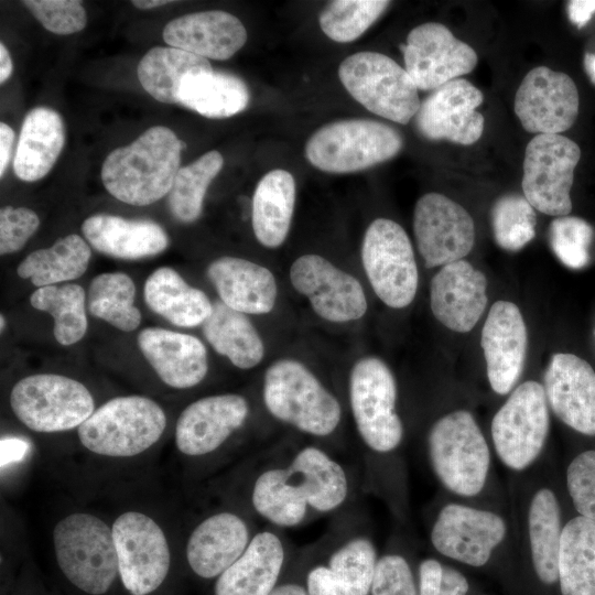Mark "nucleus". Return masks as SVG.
Listing matches in <instances>:
<instances>
[{"mask_svg": "<svg viewBox=\"0 0 595 595\" xmlns=\"http://www.w3.org/2000/svg\"><path fill=\"white\" fill-rule=\"evenodd\" d=\"M251 538L238 515L214 513L198 523L187 540L188 565L199 577H218L245 552Z\"/></svg>", "mask_w": 595, "mask_h": 595, "instance_id": "nucleus-26", "label": "nucleus"}, {"mask_svg": "<svg viewBox=\"0 0 595 595\" xmlns=\"http://www.w3.org/2000/svg\"><path fill=\"white\" fill-rule=\"evenodd\" d=\"M416 581L419 595H468L470 591L466 574L439 555L419 562Z\"/></svg>", "mask_w": 595, "mask_h": 595, "instance_id": "nucleus-46", "label": "nucleus"}, {"mask_svg": "<svg viewBox=\"0 0 595 595\" xmlns=\"http://www.w3.org/2000/svg\"><path fill=\"white\" fill-rule=\"evenodd\" d=\"M39 216L26 207L6 206L0 210V253L19 251L37 230Z\"/></svg>", "mask_w": 595, "mask_h": 595, "instance_id": "nucleus-49", "label": "nucleus"}, {"mask_svg": "<svg viewBox=\"0 0 595 595\" xmlns=\"http://www.w3.org/2000/svg\"><path fill=\"white\" fill-rule=\"evenodd\" d=\"M490 218L494 239L504 250L518 251L536 235L534 208L523 195L500 196L491 207Z\"/></svg>", "mask_w": 595, "mask_h": 595, "instance_id": "nucleus-44", "label": "nucleus"}, {"mask_svg": "<svg viewBox=\"0 0 595 595\" xmlns=\"http://www.w3.org/2000/svg\"><path fill=\"white\" fill-rule=\"evenodd\" d=\"M14 131L4 122L0 123V176L2 177L11 159Z\"/></svg>", "mask_w": 595, "mask_h": 595, "instance_id": "nucleus-52", "label": "nucleus"}, {"mask_svg": "<svg viewBox=\"0 0 595 595\" xmlns=\"http://www.w3.org/2000/svg\"><path fill=\"white\" fill-rule=\"evenodd\" d=\"M171 2L173 3L174 1H171V0H134L131 3L134 7L139 8V9L148 10V9H153V8H156V7H161V6L171 3Z\"/></svg>", "mask_w": 595, "mask_h": 595, "instance_id": "nucleus-55", "label": "nucleus"}, {"mask_svg": "<svg viewBox=\"0 0 595 595\" xmlns=\"http://www.w3.org/2000/svg\"><path fill=\"white\" fill-rule=\"evenodd\" d=\"M249 90L239 77L210 71L187 77L181 87L178 104L207 118H228L246 109Z\"/></svg>", "mask_w": 595, "mask_h": 595, "instance_id": "nucleus-37", "label": "nucleus"}, {"mask_svg": "<svg viewBox=\"0 0 595 595\" xmlns=\"http://www.w3.org/2000/svg\"><path fill=\"white\" fill-rule=\"evenodd\" d=\"M430 547L456 565L485 570L517 561L509 507L453 498L441 493L428 524Z\"/></svg>", "mask_w": 595, "mask_h": 595, "instance_id": "nucleus-2", "label": "nucleus"}, {"mask_svg": "<svg viewBox=\"0 0 595 595\" xmlns=\"http://www.w3.org/2000/svg\"><path fill=\"white\" fill-rule=\"evenodd\" d=\"M338 76L356 101L382 118L407 125L420 108L418 88L407 71L381 53L364 51L346 57Z\"/></svg>", "mask_w": 595, "mask_h": 595, "instance_id": "nucleus-10", "label": "nucleus"}, {"mask_svg": "<svg viewBox=\"0 0 595 595\" xmlns=\"http://www.w3.org/2000/svg\"><path fill=\"white\" fill-rule=\"evenodd\" d=\"M143 293L153 312L181 327L203 324L213 310V303L203 291L188 285L169 267L158 268L148 277Z\"/></svg>", "mask_w": 595, "mask_h": 595, "instance_id": "nucleus-33", "label": "nucleus"}, {"mask_svg": "<svg viewBox=\"0 0 595 595\" xmlns=\"http://www.w3.org/2000/svg\"><path fill=\"white\" fill-rule=\"evenodd\" d=\"M592 238V226L580 217H556L550 224L551 249L558 259L571 269H582L589 262Z\"/></svg>", "mask_w": 595, "mask_h": 595, "instance_id": "nucleus-45", "label": "nucleus"}, {"mask_svg": "<svg viewBox=\"0 0 595 595\" xmlns=\"http://www.w3.org/2000/svg\"><path fill=\"white\" fill-rule=\"evenodd\" d=\"M82 231L97 251L126 260L152 257L169 246L165 230L150 219L95 214L84 220Z\"/></svg>", "mask_w": 595, "mask_h": 595, "instance_id": "nucleus-30", "label": "nucleus"}, {"mask_svg": "<svg viewBox=\"0 0 595 595\" xmlns=\"http://www.w3.org/2000/svg\"><path fill=\"white\" fill-rule=\"evenodd\" d=\"M401 51L404 69L421 90H435L470 73L477 64L474 48L437 22H426L412 29Z\"/></svg>", "mask_w": 595, "mask_h": 595, "instance_id": "nucleus-15", "label": "nucleus"}, {"mask_svg": "<svg viewBox=\"0 0 595 595\" xmlns=\"http://www.w3.org/2000/svg\"><path fill=\"white\" fill-rule=\"evenodd\" d=\"M85 291L75 283L39 288L31 296V305L54 318V337L64 346L80 340L87 331Z\"/></svg>", "mask_w": 595, "mask_h": 595, "instance_id": "nucleus-40", "label": "nucleus"}, {"mask_svg": "<svg viewBox=\"0 0 595 595\" xmlns=\"http://www.w3.org/2000/svg\"><path fill=\"white\" fill-rule=\"evenodd\" d=\"M53 542L57 564L74 586L90 595L109 591L119 570L112 531L104 520L68 515L55 526Z\"/></svg>", "mask_w": 595, "mask_h": 595, "instance_id": "nucleus-7", "label": "nucleus"}, {"mask_svg": "<svg viewBox=\"0 0 595 595\" xmlns=\"http://www.w3.org/2000/svg\"><path fill=\"white\" fill-rule=\"evenodd\" d=\"M0 321H1V323H0L1 331H3V327L6 325V320H4L3 315L0 316Z\"/></svg>", "mask_w": 595, "mask_h": 595, "instance_id": "nucleus-57", "label": "nucleus"}, {"mask_svg": "<svg viewBox=\"0 0 595 595\" xmlns=\"http://www.w3.org/2000/svg\"><path fill=\"white\" fill-rule=\"evenodd\" d=\"M293 288L322 318L344 323L363 317L367 300L359 281L318 255L299 257L290 268Z\"/></svg>", "mask_w": 595, "mask_h": 595, "instance_id": "nucleus-17", "label": "nucleus"}, {"mask_svg": "<svg viewBox=\"0 0 595 595\" xmlns=\"http://www.w3.org/2000/svg\"><path fill=\"white\" fill-rule=\"evenodd\" d=\"M269 595H309L305 587L296 583L277 585Z\"/></svg>", "mask_w": 595, "mask_h": 595, "instance_id": "nucleus-54", "label": "nucleus"}, {"mask_svg": "<svg viewBox=\"0 0 595 595\" xmlns=\"http://www.w3.org/2000/svg\"><path fill=\"white\" fill-rule=\"evenodd\" d=\"M295 181L285 170H272L258 183L252 197L251 221L258 241L281 246L290 230L295 205Z\"/></svg>", "mask_w": 595, "mask_h": 595, "instance_id": "nucleus-32", "label": "nucleus"}, {"mask_svg": "<svg viewBox=\"0 0 595 595\" xmlns=\"http://www.w3.org/2000/svg\"><path fill=\"white\" fill-rule=\"evenodd\" d=\"M210 71L207 58L176 47L155 46L139 62L137 76L143 89L158 101L178 104L183 82Z\"/></svg>", "mask_w": 595, "mask_h": 595, "instance_id": "nucleus-36", "label": "nucleus"}, {"mask_svg": "<svg viewBox=\"0 0 595 595\" xmlns=\"http://www.w3.org/2000/svg\"><path fill=\"white\" fill-rule=\"evenodd\" d=\"M248 414V402L240 394L225 393L198 399L188 404L177 419L176 446L187 456L209 454L245 423Z\"/></svg>", "mask_w": 595, "mask_h": 595, "instance_id": "nucleus-22", "label": "nucleus"}, {"mask_svg": "<svg viewBox=\"0 0 595 595\" xmlns=\"http://www.w3.org/2000/svg\"><path fill=\"white\" fill-rule=\"evenodd\" d=\"M560 595H595V520L570 511L559 553Z\"/></svg>", "mask_w": 595, "mask_h": 595, "instance_id": "nucleus-34", "label": "nucleus"}, {"mask_svg": "<svg viewBox=\"0 0 595 595\" xmlns=\"http://www.w3.org/2000/svg\"><path fill=\"white\" fill-rule=\"evenodd\" d=\"M185 143L167 127L154 126L130 144L112 150L101 166V181L115 198L134 206L170 193Z\"/></svg>", "mask_w": 595, "mask_h": 595, "instance_id": "nucleus-3", "label": "nucleus"}, {"mask_svg": "<svg viewBox=\"0 0 595 595\" xmlns=\"http://www.w3.org/2000/svg\"><path fill=\"white\" fill-rule=\"evenodd\" d=\"M10 405L20 422L42 433L78 428L95 411L94 398L82 382L54 374L19 380L11 390Z\"/></svg>", "mask_w": 595, "mask_h": 595, "instance_id": "nucleus-11", "label": "nucleus"}, {"mask_svg": "<svg viewBox=\"0 0 595 595\" xmlns=\"http://www.w3.org/2000/svg\"><path fill=\"white\" fill-rule=\"evenodd\" d=\"M370 595H419L418 581L404 553L389 551L378 558Z\"/></svg>", "mask_w": 595, "mask_h": 595, "instance_id": "nucleus-47", "label": "nucleus"}, {"mask_svg": "<svg viewBox=\"0 0 595 595\" xmlns=\"http://www.w3.org/2000/svg\"><path fill=\"white\" fill-rule=\"evenodd\" d=\"M202 326L203 334L214 350L226 356L237 368L250 369L262 360V339L245 313L216 301Z\"/></svg>", "mask_w": 595, "mask_h": 595, "instance_id": "nucleus-35", "label": "nucleus"}, {"mask_svg": "<svg viewBox=\"0 0 595 595\" xmlns=\"http://www.w3.org/2000/svg\"><path fill=\"white\" fill-rule=\"evenodd\" d=\"M569 18L577 28L584 26L595 13V1L573 0L567 2Z\"/></svg>", "mask_w": 595, "mask_h": 595, "instance_id": "nucleus-51", "label": "nucleus"}, {"mask_svg": "<svg viewBox=\"0 0 595 595\" xmlns=\"http://www.w3.org/2000/svg\"><path fill=\"white\" fill-rule=\"evenodd\" d=\"M65 143L61 115L48 107L31 109L21 126L13 171L24 182L44 177L54 166Z\"/></svg>", "mask_w": 595, "mask_h": 595, "instance_id": "nucleus-31", "label": "nucleus"}, {"mask_svg": "<svg viewBox=\"0 0 595 595\" xmlns=\"http://www.w3.org/2000/svg\"><path fill=\"white\" fill-rule=\"evenodd\" d=\"M223 164V155L213 150L178 170L169 193V207L176 219L193 223L201 216L206 191Z\"/></svg>", "mask_w": 595, "mask_h": 595, "instance_id": "nucleus-41", "label": "nucleus"}, {"mask_svg": "<svg viewBox=\"0 0 595 595\" xmlns=\"http://www.w3.org/2000/svg\"><path fill=\"white\" fill-rule=\"evenodd\" d=\"M13 69L12 61L9 51L3 43L0 44V83L3 84L10 76Z\"/></svg>", "mask_w": 595, "mask_h": 595, "instance_id": "nucleus-53", "label": "nucleus"}, {"mask_svg": "<svg viewBox=\"0 0 595 595\" xmlns=\"http://www.w3.org/2000/svg\"><path fill=\"white\" fill-rule=\"evenodd\" d=\"M285 560L281 538L273 531L256 533L245 552L216 580L214 595H269Z\"/></svg>", "mask_w": 595, "mask_h": 595, "instance_id": "nucleus-29", "label": "nucleus"}, {"mask_svg": "<svg viewBox=\"0 0 595 595\" xmlns=\"http://www.w3.org/2000/svg\"><path fill=\"white\" fill-rule=\"evenodd\" d=\"M480 345L491 391L508 396L518 385L527 355V327L518 306L495 302L482 331Z\"/></svg>", "mask_w": 595, "mask_h": 595, "instance_id": "nucleus-21", "label": "nucleus"}, {"mask_svg": "<svg viewBox=\"0 0 595 595\" xmlns=\"http://www.w3.org/2000/svg\"><path fill=\"white\" fill-rule=\"evenodd\" d=\"M413 230L426 268L462 260L475 242V225L468 212L451 198L433 192L418 199Z\"/></svg>", "mask_w": 595, "mask_h": 595, "instance_id": "nucleus-16", "label": "nucleus"}, {"mask_svg": "<svg viewBox=\"0 0 595 595\" xmlns=\"http://www.w3.org/2000/svg\"><path fill=\"white\" fill-rule=\"evenodd\" d=\"M487 281L483 272L468 261L447 263L430 284V304L435 318L447 328L469 332L487 305Z\"/></svg>", "mask_w": 595, "mask_h": 595, "instance_id": "nucleus-23", "label": "nucleus"}, {"mask_svg": "<svg viewBox=\"0 0 595 595\" xmlns=\"http://www.w3.org/2000/svg\"><path fill=\"white\" fill-rule=\"evenodd\" d=\"M484 100L470 82L457 78L436 88L421 102L415 123L430 140H447L469 145L484 131V116L476 109Z\"/></svg>", "mask_w": 595, "mask_h": 595, "instance_id": "nucleus-20", "label": "nucleus"}, {"mask_svg": "<svg viewBox=\"0 0 595 595\" xmlns=\"http://www.w3.org/2000/svg\"><path fill=\"white\" fill-rule=\"evenodd\" d=\"M551 413L581 437L595 440V370L583 358L558 353L543 376Z\"/></svg>", "mask_w": 595, "mask_h": 595, "instance_id": "nucleus-19", "label": "nucleus"}, {"mask_svg": "<svg viewBox=\"0 0 595 595\" xmlns=\"http://www.w3.org/2000/svg\"><path fill=\"white\" fill-rule=\"evenodd\" d=\"M207 277L220 301L245 314H266L272 311L278 288L272 272L252 261L221 257L207 268Z\"/></svg>", "mask_w": 595, "mask_h": 595, "instance_id": "nucleus-28", "label": "nucleus"}, {"mask_svg": "<svg viewBox=\"0 0 595 595\" xmlns=\"http://www.w3.org/2000/svg\"><path fill=\"white\" fill-rule=\"evenodd\" d=\"M136 285L123 272H105L96 275L88 289L90 314L122 332L134 331L141 313L134 306Z\"/></svg>", "mask_w": 595, "mask_h": 595, "instance_id": "nucleus-39", "label": "nucleus"}, {"mask_svg": "<svg viewBox=\"0 0 595 595\" xmlns=\"http://www.w3.org/2000/svg\"><path fill=\"white\" fill-rule=\"evenodd\" d=\"M578 91L573 79L545 66L532 68L515 97V112L528 132L560 134L578 113Z\"/></svg>", "mask_w": 595, "mask_h": 595, "instance_id": "nucleus-18", "label": "nucleus"}, {"mask_svg": "<svg viewBox=\"0 0 595 595\" xmlns=\"http://www.w3.org/2000/svg\"><path fill=\"white\" fill-rule=\"evenodd\" d=\"M383 0H335L320 14V26L331 40L348 43L358 39L388 8Z\"/></svg>", "mask_w": 595, "mask_h": 595, "instance_id": "nucleus-43", "label": "nucleus"}, {"mask_svg": "<svg viewBox=\"0 0 595 595\" xmlns=\"http://www.w3.org/2000/svg\"><path fill=\"white\" fill-rule=\"evenodd\" d=\"M121 582L131 595H148L164 582L171 553L161 527L139 511L120 515L111 527Z\"/></svg>", "mask_w": 595, "mask_h": 595, "instance_id": "nucleus-14", "label": "nucleus"}, {"mask_svg": "<svg viewBox=\"0 0 595 595\" xmlns=\"http://www.w3.org/2000/svg\"><path fill=\"white\" fill-rule=\"evenodd\" d=\"M22 3L52 33L67 35L86 26L87 17L82 1L24 0Z\"/></svg>", "mask_w": 595, "mask_h": 595, "instance_id": "nucleus-48", "label": "nucleus"}, {"mask_svg": "<svg viewBox=\"0 0 595 595\" xmlns=\"http://www.w3.org/2000/svg\"><path fill=\"white\" fill-rule=\"evenodd\" d=\"M585 71L595 84V54H586L584 58Z\"/></svg>", "mask_w": 595, "mask_h": 595, "instance_id": "nucleus-56", "label": "nucleus"}, {"mask_svg": "<svg viewBox=\"0 0 595 595\" xmlns=\"http://www.w3.org/2000/svg\"><path fill=\"white\" fill-rule=\"evenodd\" d=\"M375 542L357 536L342 543L325 564L306 575L309 595H369L378 561Z\"/></svg>", "mask_w": 595, "mask_h": 595, "instance_id": "nucleus-27", "label": "nucleus"}, {"mask_svg": "<svg viewBox=\"0 0 595 595\" xmlns=\"http://www.w3.org/2000/svg\"><path fill=\"white\" fill-rule=\"evenodd\" d=\"M163 40L204 58L228 60L247 41L242 22L225 11H202L171 20L163 29Z\"/></svg>", "mask_w": 595, "mask_h": 595, "instance_id": "nucleus-25", "label": "nucleus"}, {"mask_svg": "<svg viewBox=\"0 0 595 595\" xmlns=\"http://www.w3.org/2000/svg\"><path fill=\"white\" fill-rule=\"evenodd\" d=\"M263 401L273 418L313 436L331 435L342 419L336 397L294 359H280L268 367Z\"/></svg>", "mask_w": 595, "mask_h": 595, "instance_id": "nucleus-5", "label": "nucleus"}, {"mask_svg": "<svg viewBox=\"0 0 595 595\" xmlns=\"http://www.w3.org/2000/svg\"><path fill=\"white\" fill-rule=\"evenodd\" d=\"M361 261L374 292L386 305L402 309L413 301L418 267L411 241L398 223L377 218L368 226Z\"/></svg>", "mask_w": 595, "mask_h": 595, "instance_id": "nucleus-12", "label": "nucleus"}, {"mask_svg": "<svg viewBox=\"0 0 595 595\" xmlns=\"http://www.w3.org/2000/svg\"><path fill=\"white\" fill-rule=\"evenodd\" d=\"M581 150L561 134H537L526 147L522 191L530 205L550 216L572 210L570 191Z\"/></svg>", "mask_w": 595, "mask_h": 595, "instance_id": "nucleus-13", "label": "nucleus"}, {"mask_svg": "<svg viewBox=\"0 0 595 595\" xmlns=\"http://www.w3.org/2000/svg\"><path fill=\"white\" fill-rule=\"evenodd\" d=\"M403 147L392 127L369 119H347L316 130L305 144V156L328 173H353L396 156Z\"/></svg>", "mask_w": 595, "mask_h": 595, "instance_id": "nucleus-9", "label": "nucleus"}, {"mask_svg": "<svg viewBox=\"0 0 595 595\" xmlns=\"http://www.w3.org/2000/svg\"><path fill=\"white\" fill-rule=\"evenodd\" d=\"M166 426L163 409L141 396L113 398L77 428L88 451L109 457H132L159 441Z\"/></svg>", "mask_w": 595, "mask_h": 595, "instance_id": "nucleus-8", "label": "nucleus"}, {"mask_svg": "<svg viewBox=\"0 0 595 595\" xmlns=\"http://www.w3.org/2000/svg\"><path fill=\"white\" fill-rule=\"evenodd\" d=\"M559 473L570 511L595 520V443L572 450Z\"/></svg>", "mask_w": 595, "mask_h": 595, "instance_id": "nucleus-42", "label": "nucleus"}, {"mask_svg": "<svg viewBox=\"0 0 595 595\" xmlns=\"http://www.w3.org/2000/svg\"><path fill=\"white\" fill-rule=\"evenodd\" d=\"M394 376L378 357H364L349 375V402L357 432L376 456L397 462L404 426L397 412Z\"/></svg>", "mask_w": 595, "mask_h": 595, "instance_id": "nucleus-6", "label": "nucleus"}, {"mask_svg": "<svg viewBox=\"0 0 595 595\" xmlns=\"http://www.w3.org/2000/svg\"><path fill=\"white\" fill-rule=\"evenodd\" d=\"M551 410L543 383H518L491 418L489 442L507 476L530 472L551 454Z\"/></svg>", "mask_w": 595, "mask_h": 595, "instance_id": "nucleus-4", "label": "nucleus"}, {"mask_svg": "<svg viewBox=\"0 0 595 595\" xmlns=\"http://www.w3.org/2000/svg\"><path fill=\"white\" fill-rule=\"evenodd\" d=\"M349 482L344 467L316 446L301 448L285 467L263 470L255 480L251 502L271 524L293 528L309 509L329 512L346 500Z\"/></svg>", "mask_w": 595, "mask_h": 595, "instance_id": "nucleus-1", "label": "nucleus"}, {"mask_svg": "<svg viewBox=\"0 0 595 595\" xmlns=\"http://www.w3.org/2000/svg\"><path fill=\"white\" fill-rule=\"evenodd\" d=\"M138 345L159 378L172 388H192L208 371L206 347L193 335L148 327L139 333Z\"/></svg>", "mask_w": 595, "mask_h": 595, "instance_id": "nucleus-24", "label": "nucleus"}, {"mask_svg": "<svg viewBox=\"0 0 595 595\" xmlns=\"http://www.w3.org/2000/svg\"><path fill=\"white\" fill-rule=\"evenodd\" d=\"M90 256L88 244L80 236L71 234L57 239L50 248L28 255L18 266L17 273L39 288L72 281L86 272Z\"/></svg>", "mask_w": 595, "mask_h": 595, "instance_id": "nucleus-38", "label": "nucleus"}, {"mask_svg": "<svg viewBox=\"0 0 595 595\" xmlns=\"http://www.w3.org/2000/svg\"><path fill=\"white\" fill-rule=\"evenodd\" d=\"M29 451V443L19 437L1 440V466L21 461Z\"/></svg>", "mask_w": 595, "mask_h": 595, "instance_id": "nucleus-50", "label": "nucleus"}]
</instances>
